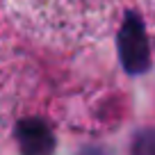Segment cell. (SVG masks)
Returning <instances> with one entry per match:
<instances>
[{
	"mask_svg": "<svg viewBox=\"0 0 155 155\" xmlns=\"http://www.w3.org/2000/svg\"><path fill=\"white\" fill-rule=\"evenodd\" d=\"M16 141L21 155H53L55 137L46 121L41 119H23L16 126Z\"/></svg>",
	"mask_w": 155,
	"mask_h": 155,
	"instance_id": "cell-3",
	"label": "cell"
},
{
	"mask_svg": "<svg viewBox=\"0 0 155 155\" xmlns=\"http://www.w3.org/2000/svg\"><path fill=\"white\" fill-rule=\"evenodd\" d=\"M23 28L55 44H84L105 37L128 16L155 21V0H5Z\"/></svg>",
	"mask_w": 155,
	"mask_h": 155,
	"instance_id": "cell-1",
	"label": "cell"
},
{
	"mask_svg": "<svg viewBox=\"0 0 155 155\" xmlns=\"http://www.w3.org/2000/svg\"><path fill=\"white\" fill-rule=\"evenodd\" d=\"M132 155H155V130H141L137 132L132 141Z\"/></svg>",
	"mask_w": 155,
	"mask_h": 155,
	"instance_id": "cell-4",
	"label": "cell"
},
{
	"mask_svg": "<svg viewBox=\"0 0 155 155\" xmlns=\"http://www.w3.org/2000/svg\"><path fill=\"white\" fill-rule=\"evenodd\" d=\"M119 50H121V64L128 73H144L150 64L148 44L144 37L139 16H128L119 32Z\"/></svg>",
	"mask_w": 155,
	"mask_h": 155,
	"instance_id": "cell-2",
	"label": "cell"
}]
</instances>
